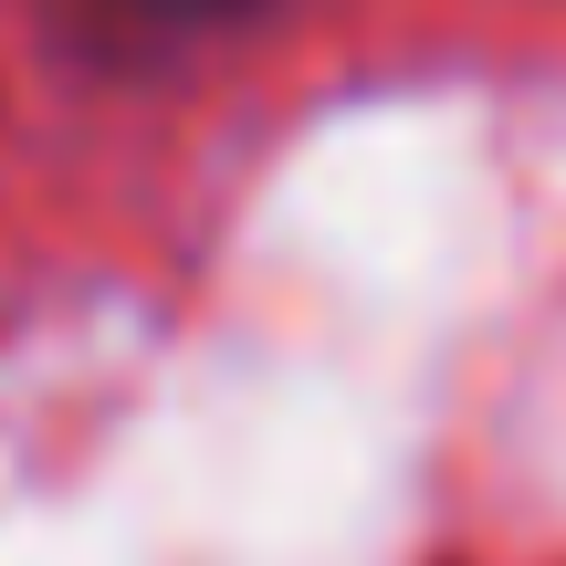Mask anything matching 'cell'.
I'll use <instances>...</instances> for the list:
<instances>
[{"instance_id":"1","label":"cell","mask_w":566,"mask_h":566,"mask_svg":"<svg viewBox=\"0 0 566 566\" xmlns=\"http://www.w3.org/2000/svg\"><path fill=\"white\" fill-rule=\"evenodd\" d=\"M116 11H137V21H168V32H200V21H242L252 0H116Z\"/></svg>"}]
</instances>
